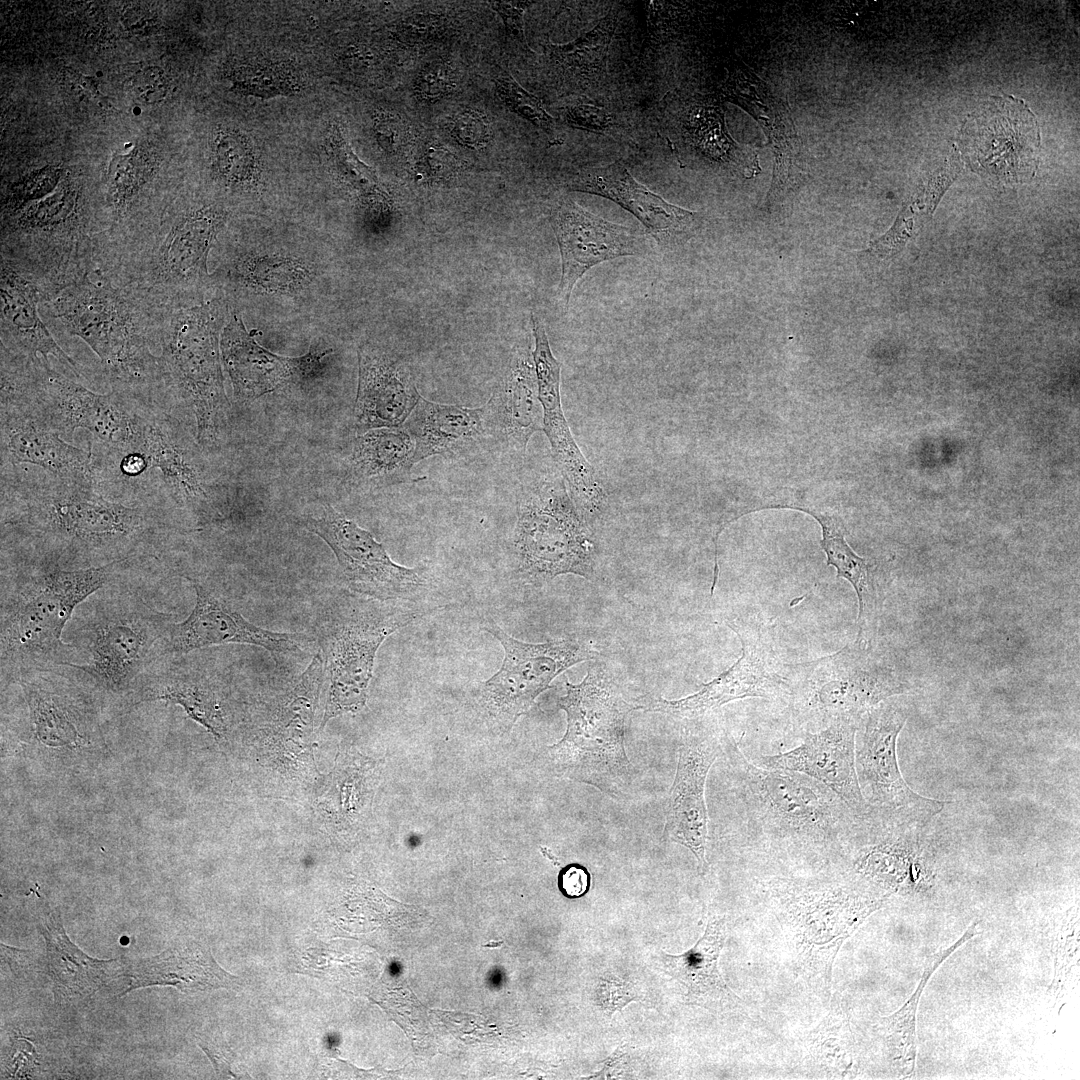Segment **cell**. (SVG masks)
Segmentation results:
<instances>
[{"instance_id": "obj_19", "label": "cell", "mask_w": 1080, "mask_h": 1080, "mask_svg": "<svg viewBox=\"0 0 1080 1080\" xmlns=\"http://www.w3.org/2000/svg\"><path fill=\"white\" fill-rule=\"evenodd\" d=\"M184 577L193 587L195 604L186 619L169 624L156 661L232 643L257 646L274 657H282L297 653L310 641L305 634L275 632L251 623L212 584Z\"/></svg>"}, {"instance_id": "obj_10", "label": "cell", "mask_w": 1080, "mask_h": 1080, "mask_svg": "<svg viewBox=\"0 0 1080 1080\" xmlns=\"http://www.w3.org/2000/svg\"><path fill=\"white\" fill-rule=\"evenodd\" d=\"M512 555L520 578L534 586L566 574L595 578V539L559 471L540 474L521 488Z\"/></svg>"}, {"instance_id": "obj_14", "label": "cell", "mask_w": 1080, "mask_h": 1080, "mask_svg": "<svg viewBox=\"0 0 1080 1080\" xmlns=\"http://www.w3.org/2000/svg\"><path fill=\"white\" fill-rule=\"evenodd\" d=\"M483 630L498 640L504 658L500 669L479 684L475 699L488 726L498 732L512 729L562 672L599 657L590 643L576 637L533 644L512 637L492 621Z\"/></svg>"}, {"instance_id": "obj_5", "label": "cell", "mask_w": 1080, "mask_h": 1080, "mask_svg": "<svg viewBox=\"0 0 1080 1080\" xmlns=\"http://www.w3.org/2000/svg\"><path fill=\"white\" fill-rule=\"evenodd\" d=\"M230 211L216 201L175 209L126 242L95 256V268L153 305L213 290L209 257Z\"/></svg>"}, {"instance_id": "obj_28", "label": "cell", "mask_w": 1080, "mask_h": 1080, "mask_svg": "<svg viewBox=\"0 0 1080 1080\" xmlns=\"http://www.w3.org/2000/svg\"><path fill=\"white\" fill-rule=\"evenodd\" d=\"M188 654L161 659L140 676L134 704L163 700L180 705L187 715L217 739L226 732L225 711L217 680L205 664Z\"/></svg>"}, {"instance_id": "obj_31", "label": "cell", "mask_w": 1080, "mask_h": 1080, "mask_svg": "<svg viewBox=\"0 0 1080 1080\" xmlns=\"http://www.w3.org/2000/svg\"><path fill=\"white\" fill-rule=\"evenodd\" d=\"M726 935V919L712 917L703 936L690 950L678 955L661 952V969L676 984L685 1003L710 1011L729 1010L742 1003L718 969Z\"/></svg>"}, {"instance_id": "obj_1", "label": "cell", "mask_w": 1080, "mask_h": 1080, "mask_svg": "<svg viewBox=\"0 0 1080 1080\" xmlns=\"http://www.w3.org/2000/svg\"><path fill=\"white\" fill-rule=\"evenodd\" d=\"M1 556L64 569L161 558L175 529L168 509L127 505L91 482L31 465H1Z\"/></svg>"}, {"instance_id": "obj_25", "label": "cell", "mask_w": 1080, "mask_h": 1080, "mask_svg": "<svg viewBox=\"0 0 1080 1080\" xmlns=\"http://www.w3.org/2000/svg\"><path fill=\"white\" fill-rule=\"evenodd\" d=\"M721 94L738 105L761 126L773 155L768 204L779 200L792 184L801 160V145L787 101L743 63L729 71Z\"/></svg>"}, {"instance_id": "obj_27", "label": "cell", "mask_w": 1080, "mask_h": 1080, "mask_svg": "<svg viewBox=\"0 0 1080 1080\" xmlns=\"http://www.w3.org/2000/svg\"><path fill=\"white\" fill-rule=\"evenodd\" d=\"M571 189L617 203L633 214L659 243L681 239L698 224L696 212L671 204L649 190L621 161L583 169L572 180Z\"/></svg>"}, {"instance_id": "obj_21", "label": "cell", "mask_w": 1080, "mask_h": 1080, "mask_svg": "<svg viewBox=\"0 0 1080 1080\" xmlns=\"http://www.w3.org/2000/svg\"><path fill=\"white\" fill-rule=\"evenodd\" d=\"M531 323L535 341L532 357L543 410V432L571 498L589 519L602 513L607 504V492L595 468L575 442L565 418L560 397L561 367L550 348L546 329L534 314Z\"/></svg>"}, {"instance_id": "obj_51", "label": "cell", "mask_w": 1080, "mask_h": 1080, "mask_svg": "<svg viewBox=\"0 0 1080 1080\" xmlns=\"http://www.w3.org/2000/svg\"><path fill=\"white\" fill-rule=\"evenodd\" d=\"M373 129L378 144L388 153L398 152L407 142V127L394 115H379L374 121Z\"/></svg>"}, {"instance_id": "obj_6", "label": "cell", "mask_w": 1080, "mask_h": 1080, "mask_svg": "<svg viewBox=\"0 0 1080 1080\" xmlns=\"http://www.w3.org/2000/svg\"><path fill=\"white\" fill-rule=\"evenodd\" d=\"M230 313L231 306L218 289L156 306L165 400L193 414L197 443L206 450L218 445L229 407L220 339Z\"/></svg>"}, {"instance_id": "obj_45", "label": "cell", "mask_w": 1080, "mask_h": 1080, "mask_svg": "<svg viewBox=\"0 0 1080 1080\" xmlns=\"http://www.w3.org/2000/svg\"><path fill=\"white\" fill-rule=\"evenodd\" d=\"M454 83L452 67L445 61H435L419 72L414 88L420 98L432 102L446 96Z\"/></svg>"}, {"instance_id": "obj_47", "label": "cell", "mask_w": 1080, "mask_h": 1080, "mask_svg": "<svg viewBox=\"0 0 1080 1080\" xmlns=\"http://www.w3.org/2000/svg\"><path fill=\"white\" fill-rule=\"evenodd\" d=\"M568 125L594 133L607 134L616 125L615 117L604 108L587 103L568 107L564 112Z\"/></svg>"}, {"instance_id": "obj_41", "label": "cell", "mask_w": 1080, "mask_h": 1080, "mask_svg": "<svg viewBox=\"0 0 1080 1080\" xmlns=\"http://www.w3.org/2000/svg\"><path fill=\"white\" fill-rule=\"evenodd\" d=\"M700 108L689 120L695 145L715 160H729L736 152V144L725 132L723 112L715 107Z\"/></svg>"}, {"instance_id": "obj_54", "label": "cell", "mask_w": 1080, "mask_h": 1080, "mask_svg": "<svg viewBox=\"0 0 1080 1080\" xmlns=\"http://www.w3.org/2000/svg\"><path fill=\"white\" fill-rule=\"evenodd\" d=\"M530 2H491V7L501 16L507 33L526 45L524 35V12Z\"/></svg>"}, {"instance_id": "obj_49", "label": "cell", "mask_w": 1080, "mask_h": 1080, "mask_svg": "<svg viewBox=\"0 0 1080 1080\" xmlns=\"http://www.w3.org/2000/svg\"><path fill=\"white\" fill-rule=\"evenodd\" d=\"M452 133L460 143L479 148L488 142L490 128L483 115L468 110L455 117L452 124Z\"/></svg>"}, {"instance_id": "obj_18", "label": "cell", "mask_w": 1080, "mask_h": 1080, "mask_svg": "<svg viewBox=\"0 0 1080 1080\" xmlns=\"http://www.w3.org/2000/svg\"><path fill=\"white\" fill-rule=\"evenodd\" d=\"M304 527L320 537L336 557L348 588L371 600H410L428 587L422 569L395 563L382 543L330 505L303 519Z\"/></svg>"}, {"instance_id": "obj_12", "label": "cell", "mask_w": 1080, "mask_h": 1080, "mask_svg": "<svg viewBox=\"0 0 1080 1080\" xmlns=\"http://www.w3.org/2000/svg\"><path fill=\"white\" fill-rule=\"evenodd\" d=\"M151 405L110 390L93 392L38 358L14 410L29 415L61 435L77 429L91 433V442L114 450L135 447L141 440Z\"/></svg>"}, {"instance_id": "obj_15", "label": "cell", "mask_w": 1080, "mask_h": 1080, "mask_svg": "<svg viewBox=\"0 0 1080 1080\" xmlns=\"http://www.w3.org/2000/svg\"><path fill=\"white\" fill-rule=\"evenodd\" d=\"M906 720V710L889 700L861 717L855 735L856 773L872 816L926 826L945 803L916 793L901 774L896 749Z\"/></svg>"}, {"instance_id": "obj_50", "label": "cell", "mask_w": 1080, "mask_h": 1080, "mask_svg": "<svg viewBox=\"0 0 1080 1080\" xmlns=\"http://www.w3.org/2000/svg\"><path fill=\"white\" fill-rule=\"evenodd\" d=\"M1055 959V983L1060 984L1078 961V917L1073 916L1061 929Z\"/></svg>"}, {"instance_id": "obj_20", "label": "cell", "mask_w": 1080, "mask_h": 1080, "mask_svg": "<svg viewBox=\"0 0 1080 1080\" xmlns=\"http://www.w3.org/2000/svg\"><path fill=\"white\" fill-rule=\"evenodd\" d=\"M222 365L238 400H254L287 385L307 386L325 376L333 349L315 341L307 353L282 356L260 345L240 312L231 309L220 339Z\"/></svg>"}, {"instance_id": "obj_38", "label": "cell", "mask_w": 1080, "mask_h": 1080, "mask_svg": "<svg viewBox=\"0 0 1080 1080\" xmlns=\"http://www.w3.org/2000/svg\"><path fill=\"white\" fill-rule=\"evenodd\" d=\"M414 441L405 427L376 428L359 435L350 457L359 478L389 475L413 466Z\"/></svg>"}, {"instance_id": "obj_44", "label": "cell", "mask_w": 1080, "mask_h": 1080, "mask_svg": "<svg viewBox=\"0 0 1080 1080\" xmlns=\"http://www.w3.org/2000/svg\"><path fill=\"white\" fill-rule=\"evenodd\" d=\"M595 995L598 1005L609 1017L630 1002L642 999L640 991L632 981L614 975L600 978Z\"/></svg>"}, {"instance_id": "obj_16", "label": "cell", "mask_w": 1080, "mask_h": 1080, "mask_svg": "<svg viewBox=\"0 0 1080 1080\" xmlns=\"http://www.w3.org/2000/svg\"><path fill=\"white\" fill-rule=\"evenodd\" d=\"M421 614L377 601L347 610L332 623L323 656L329 687L322 727L329 719L365 705L381 644Z\"/></svg>"}, {"instance_id": "obj_4", "label": "cell", "mask_w": 1080, "mask_h": 1080, "mask_svg": "<svg viewBox=\"0 0 1080 1080\" xmlns=\"http://www.w3.org/2000/svg\"><path fill=\"white\" fill-rule=\"evenodd\" d=\"M722 755L739 804V836L754 845L843 850L869 818L858 816L834 791L805 774L751 762L727 735Z\"/></svg>"}, {"instance_id": "obj_36", "label": "cell", "mask_w": 1080, "mask_h": 1080, "mask_svg": "<svg viewBox=\"0 0 1080 1080\" xmlns=\"http://www.w3.org/2000/svg\"><path fill=\"white\" fill-rule=\"evenodd\" d=\"M405 426L414 441L413 466L477 439L485 428V408L428 401L421 396Z\"/></svg>"}, {"instance_id": "obj_30", "label": "cell", "mask_w": 1080, "mask_h": 1080, "mask_svg": "<svg viewBox=\"0 0 1080 1080\" xmlns=\"http://www.w3.org/2000/svg\"><path fill=\"white\" fill-rule=\"evenodd\" d=\"M1 465H31L60 478L91 482L92 452L19 412L0 411ZM93 484V483H92Z\"/></svg>"}, {"instance_id": "obj_53", "label": "cell", "mask_w": 1080, "mask_h": 1080, "mask_svg": "<svg viewBox=\"0 0 1080 1080\" xmlns=\"http://www.w3.org/2000/svg\"><path fill=\"white\" fill-rule=\"evenodd\" d=\"M421 164L426 174L435 178L447 177L458 167L455 155L437 144H430L425 148Z\"/></svg>"}, {"instance_id": "obj_40", "label": "cell", "mask_w": 1080, "mask_h": 1080, "mask_svg": "<svg viewBox=\"0 0 1080 1080\" xmlns=\"http://www.w3.org/2000/svg\"><path fill=\"white\" fill-rule=\"evenodd\" d=\"M212 178L230 191L256 188L260 175L255 157L246 139L233 131H219L214 140Z\"/></svg>"}, {"instance_id": "obj_46", "label": "cell", "mask_w": 1080, "mask_h": 1080, "mask_svg": "<svg viewBox=\"0 0 1080 1080\" xmlns=\"http://www.w3.org/2000/svg\"><path fill=\"white\" fill-rule=\"evenodd\" d=\"M445 20L436 14H414L400 23L398 38L407 44L418 45L432 42L443 34Z\"/></svg>"}, {"instance_id": "obj_9", "label": "cell", "mask_w": 1080, "mask_h": 1080, "mask_svg": "<svg viewBox=\"0 0 1080 1080\" xmlns=\"http://www.w3.org/2000/svg\"><path fill=\"white\" fill-rule=\"evenodd\" d=\"M222 237L211 279L233 309L303 312L327 302L326 244Z\"/></svg>"}, {"instance_id": "obj_32", "label": "cell", "mask_w": 1080, "mask_h": 1080, "mask_svg": "<svg viewBox=\"0 0 1080 1080\" xmlns=\"http://www.w3.org/2000/svg\"><path fill=\"white\" fill-rule=\"evenodd\" d=\"M484 408L485 425L523 457L532 435L543 431V410L534 362L532 364L529 356L520 355L512 361Z\"/></svg>"}, {"instance_id": "obj_52", "label": "cell", "mask_w": 1080, "mask_h": 1080, "mask_svg": "<svg viewBox=\"0 0 1080 1080\" xmlns=\"http://www.w3.org/2000/svg\"><path fill=\"white\" fill-rule=\"evenodd\" d=\"M590 884V873L578 863L568 864L559 871L558 888L561 894L568 899H577L586 895L590 889Z\"/></svg>"}, {"instance_id": "obj_48", "label": "cell", "mask_w": 1080, "mask_h": 1080, "mask_svg": "<svg viewBox=\"0 0 1080 1080\" xmlns=\"http://www.w3.org/2000/svg\"><path fill=\"white\" fill-rule=\"evenodd\" d=\"M131 86L136 98L146 104L162 101L170 87L164 70L157 66H148L137 71Z\"/></svg>"}, {"instance_id": "obj_13", "label": "cell", "mask_w": 1080, "mask_h": 1080, "mask_svg": "<svg viewBox=\"0 0 1080 1080\" xmlns=\"http://www.w3.org/2000/svg\"><path fill=\"white\" fill-rule=\"evenodd\" d=\"M725 624L741 643V656L732 666L689 696L649 699L635 703V710L695 720L740 699L786 702L791 689L790 664L782 660L777 648L776 624L759 616L735 618Z\"/></svg>"}, {"instance_id": "obj_24", "label": "cell", "mask_w": 1080, "mask_h": 1080, "mask_svg": "<svg viewBox=\"0 0 1080 1080\" xmlns=\"http://www.w3.org/2000/svg\"><path fill=\"white\" fill-rule=\"evenodd\" d=\"M858 722L839 720L820 730L806 732L799 746L762 756L759 765L805 774L834 791L858 816L867 818L871 810L862 795L855 767Z\"/></svg>"}, {"instance_id": "obj_11", "label": "cell", "mask_w": 1080, "mask_h": 1080, "mask_svg": "<svg viewBox=\"0 0 1080 1080\" xmlns=\"http://www.w3.org/2000/svg\"><path fill=\"white\" fill-rule=\"evenodd\" d=\"M790 680L786 703L794 719L817 730L839 720L859 721L878 704L912 688L870 641L856 639L830 655L790 664Z\"/></svg>"}, {"instance_id": "obj_8", "label": "cell", "mask_w": 1080, "mask_h": 1080, "mask_svg": "<svg viewBox=\"0 0 1080 1080\" xmlns=\"http://www.w3.org/2000/svg\"><path fill=\"white\" fill-rule=\"evenodd\" d=\"M565 685L558 706L566 713V731L541 757L556 776L619 797L632 779L624 737L635 704L625 699L603 663L591 665L580 683Z\"/></svg>"}, {"instance_id": "obj_55", "label": "cell", "mask_w": 1080, "mask_h": 1080, "mask_svg": "<svg viewBox=\"0 0 1080 1080\" xmlns=\"http://www.w3.org/2000/svg\"><path fill=\"white\" fill-rule=\"evenodd\" d=\"M122 21L125 27L133 33H149L157 28L156 15L140 6L127 9Z\"/></svg>"}, {"instance_id": "obj_17", "label": "cell", "mask_w": 1080, "mask_h": 1080, "mask_svg": "<svg viewBox=\"0 0 1080 1080\" xmlns=\"http://www.w3.org/2000/svg\"><path fill=\"white\" fill-rule=\"evenodd\" d=\"M958 142L961 160L995 184L1025 183L1038 168L1039 126L1028 105L1014 96L982 102L966 118Z\"/></svg>"}, {"instance_id": "obj_56", "label": "cell", "mask_w": 1080, "mask_h": 1080, "mask_svg": "<svg viewBox=\"0 0 1080 1080\" xmlns=\"http://www.w3.org/2000/svg\"><path fill=\"white\" fill-rule=\"evenodd\" d=\"M199 1045L207 1053L212 1063L214 1064L216 1071L219 1074H232L230 1072L231 1060L229 1057L228 1048H225L223 1045H218L214 1041H202ZM232 1075L234 1076V1074Z\"/></svg>"}, {"instance_id": "obj_42", "label": "cell", "mask_w": 1080, "mask_h": 1080, "mask_svg": "<svg viewBox=\"0 0 1080 1080\" xmlns=\"http://www.w3.org/2000/svg\"><path fill=\"white\" fill-rule=\"evenodd\" d=\"M496 89L499 96L513 111L547 133L553 134V119L540 99L523 89L509 74L503 73L496 79Z\"/></svg>"}, {"instance_id": "obj_43", "label": "cell", "mask_w": 1080, "mask_h": 1080, "mask_svg": "<svg viewBox=\"0 0 1080 1080\" xmlns=\"http://www.w3.org/2000/svg\"><path fill=\"white\" fill-rule=\"evenodd\" d=\"M963 170L959 149L953 145L949 155L928 177L920 196L916 199L920 209L932 214L948 187Z\"/></svg>"}, {"instance_id": "obj_39", "label": "cell", "mask_w": 1080, "mask_h": 1080, "mask_svg": "<svg viewBox=\"0 0 1080 1080\" xmlns=\"http://www.w3.org/2000/svg\"><path fill=\"white\" fill-rule=\"evenodd\" d=\"M617 23V12L611 10L589 32L565 44L549 43L547 51L552 62L575 77L590 79L605 69L606 58Z\"/></svg>"}, {"instance_id": "obj_35", "label": "cell", "mask_w": 1080, "mask_h": 1080, "mask_svg": "<svg viewBox=\"0 0 1080 1080\" xmlns=\"http://www.w3.org/2000/svg\"><path fill=\"white\" fill-rule=\"evenodd\" d=\"M797 509L814 517L822 529V549L826 554V565L833 566L837 577L847 580L857 596V635L855 639L870 641L884 602V586L876 578V573L867 559L857 555L845 540L840 522L833 516L822 514L803 507L786 506Z\"/></svg>"}, {"instance_id": "obj_22", "label": "cell", "mask_w": 1080, "mask_h": 1080, "mask_svg": "<svg viewBox=\"0 0 1080 1080\" xmlns=\"http://www.w3.org/2000/svg\"><path fill=\"white\" fill-rule=\"evenodd\" d=\"M725 736L701 728L683 733L668 798L663 834L694 855L700 875H704L709 867L706 858L709 836L706 781L710 768L723 752Z\"/></svg>"}, {"instance_id": "obj_2", "label": "cell", "mask_w": 1080, "mask_h": 1080, "mask_svg": "<svg viewBox=\"0 0 1080 1080\" xmlns=\"http://www.w3.org/2000/svg\"><path fill=\"white\" fill-rule=\"evenodd\" d=\"M134 561L64 569L57 564L1 557L0 666L4 679L79 663L63 633L80 604L116 582Z\"/></svg>"}, {"instance_id": "obj_34", "label": "cell", "mask_w": 1080, "mask_h": 1080, "mask_svg": "<svg viewBox=\"0 0 1080 1080\" xmlns=\"http://www.w3.org/2000/svg\"><path fill=\"white\" fill-rule=\"evenodd\" d=\"M46 942L47 973L53 981L55 997L81 999L90 996L121 975L120 960H98L74 945L56 914L40 926Z\"/></svg>"}, {"instance_id": "obj_29", "label": "cell", "mask_w": 1080, "mask_h": 1080, "mask_svg": "<svg viewBox=\"0 0 1080 1080\" xmlns=\"http://www.w3.org/2000/svg\"><path fill=\"white\" fill-rule=\"evenodd\" d=\"M0 346L28 357H55L82 378L80 365L57 343L40 312L43 293L36 283L1 260Z\"/></svg>"}, {"instance_id": "obj_37", "label": "cell", "mask_w": 1080, "mask_h": 1080, "mask_svg": "<svg viewBox=\"0 0 1080 1080\" xmlns=\"http://www.w3.org/2000/svg\"><path fill=\"white\" fill-rule=\"evenodd\" d=\"M977 933V923H973L951 946L929 957L925 963L919 984L909 999L895 1013L881 1018L880 1024L889 1051L892 1054L893 1060L896 1061L904 1073L911 1074L914 1072L917 1052V1008L921 995L924 992L930 977L953 952L968 942Z\"/></svg>"}, {"instance_id": "obj_33", "label": "cell", "mask_w": 1080, "mask_h": 1080, "mask_svg": "<svg viewBox=\"0 0 1080 1080\" xmlns=\"http://www.w3.org/2000/svg\"><path fill=\"white\" fill-rule=\"evenodd\" d=\"M124 974L131 981L122 995L155 985L173 986L186 993L202 992L230 988L238 980L218 965L209 948L193 941L150 958L125 960Z\"/></svg>"}, {"instance_id": "obj_23", "label": "cell", "mask_w": 1080, "mask_h": 1080, "mask_svg": "<svg viewBox=\"0 0 1080 1080\" xmlns=\"http://www.w3.org/2000/svg\"><path fill=\"white\" fill-rule=\"evenodd\" d=\"M562 273L560 300L567 308L572 290L592 267L646 251L645 239L630 228L607 221L571 199L564 200L554 219Z\"/></svg>"}, {"instance_id": "obj_7", "label": "cell", "mask_w": 1080, "mask_h": 1080, "mask_svg": "<svg viewBox=\"0 0 1080 1080\" xmlns=\"http://www.w3.org/2000/svg\"><path fill=\"white\" fill-rule=\"evenodd\" d=\"M117 582L80 604L65 629L81 659L66 666L87 683L114 694L135 688L156 661L159 643L173 621L171 614Z\"/></svg>"}, {"instance_id": "obj_3", "label": "cell", "mask_w": 1080, "mask_h": 1080, "mask_svg": "<svg viewBox=\"0 0 1080 1080\" xmlns=\"http://www.w3.org/2000/svg\"><path fill=\"white\" fill-rule=\"evenodd\" d=\"M53 335L83 341L99 358L111 390L165 403L158 363L156 305L98 269L40 303Z\"/></svg>"}, {"instance_id": "obj_26", "label": "cell", "mask_w": 1080, "mask_h": 1080, "mask_svg": "<svg viewBox=\"0 0 1080 1080\" xmlns=\"http://www.w3.org/2000/svg\"><path fill=\"white\" fill-rule=\"evenodd\" d=\"M420 398L405 364L378 347H359L354 417L360 432L402 427Z\"/></svg>"}]
</instances>
